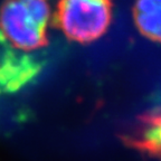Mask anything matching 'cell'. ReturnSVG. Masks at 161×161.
Wrapping results in <instances>:
<instances>
[{
    "mask_svg": "<svg viewBox=\"0 0 161 161\" xmlns=\"http://www.w3.org/2000/svg\"><path fill=\"white\" fill-rule=\"evenodd\" d=\"M52 19L48 0H7L0 11V35L20 50H34L46 43Z\"/></svg>",
    "mask_w": 161,
    "mask_h": 161,
    "instance_id": "6da1fadb",
    "label": "cell"
},
{
    "mask_svg": "<svg viewBox=\"0 0 161 161\" xmlns=\"http://www.w3.org/2000/svg\"><path fill=\"white\" fill-rule=\"evenodd\" d=\"M139 144L151 152L161 153V112L144 119Z\"/></svg>",
    "mask_w": 161,
    "mask_h": 161,
    "instance_id": "277c9868",
    "label": "cell"
},
{
    "mask_svg": "<svg viewBox=\"0 0 161 161\" xmlns=\"http://www.w3.org/2000/svg\"><path fill=\"white\" fill-rule=\"evenodd\" d=\"M134 21L144 37L161 43V0H136Z\"/></svg>",
    "mask_w": 161,
    "mask_h": 161,
    "instance_id": "3957f363",
    "label": "cell"
},
{
    "mask_svg": "<svg viewBox=\"0 0 161 161\" xmlns=\"http://www.w3.org/2000/svg\"><path fill=\"white\" fill-rule=\"evenodd\" d=\"M112 17L110 0H59L57 19L69 39L88 43L108 29Z\"/></svg>",
    "mask_w": 161,
    "mask_h": 161,
    "instance_id": "7a4b0ae2",
    "label": "cell"
}]
</instances>
